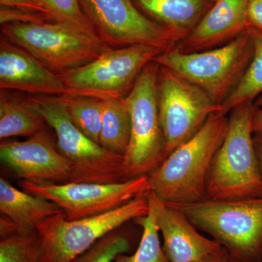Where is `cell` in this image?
<instances>
[{"label":"cell","mask_w":262,"mask_h":262,"mask_svg":"<svg viewBox=\"0 0 262 262\" xmlns=\"http://www.w3.org/2000/svg\"><path fill=\"white\" fill-rule=\"evenodd\" d=\"M166 205L182 212L198 230L210 234L222 245L229 261L261 259L262 196Z\"/></svg>","instance_id":"3"},{"label":"cell","mask_w":262,"mask_h":262,"mask_svg":"<svg viewBox=\"0 0 262 262\" xmlns=\"http://www.w3.org/2000/svg\"><path fill=\"white\" fill-rule=\"evenodd\" d=\"M0 211L20 232L37 230L38 224L63 211L56 203L19 190L3 178L0 179Z\"/></svg>","instance_id":"17"},{"label":"cell","mask_w":262,"mask_h":262,"mask_svg":"<svg viewBox=\"0 0 262 262\" xmlns=\"http://www.w3.org/2000/svg\"><path fill=\"white\" fill-rule=\"evenodd\" d=\"M26 192L56 203L69 221L81 220L113 211L151 191L148 176L126 182L99 183H35L20 181Z\"/></svg>","instance_id":"10"},{"label":"cell","mask_w":262,"mask_h":262,"mask_svg":"<svg viewBox=\"0 0 262 262\" xmlns=\"http://www.w3.org/2000/svg\"><path fill=\"white\" fill-rule=\"evenodd\" d=\"M156 212L163 251L169 262H209L227 251L215 239L199 233L182 212L163 203L157 196Z\"/></svg>","instance_id":"15"},{"label":"cell","mask_w":262,"mask_h":262,"mask_svg":"<svg viewBox=\"0 0 262 262\" xmlns=\"http://www.w3.org/2000/svg\"><path fill=\"white\" fill-rule=\"evenodd\" d=\"M253 53L252 39L247 29L221 47L192 53L172 47L154 61L201 88L221 106L244 75Z\"/></svg>","instance_id":"5"},{"label":"cell","mask_w":262,"mask_h":262,"mask_svg":"<svg viewBox=\"0 0 262 262\" xmlns=\"http://www.w3.org/2000/svg\"><path fill=\"white\" fill-rule=\"evenodd\" d=\"M228 118L212 114L190 139L148 175L150 189L163 203H190L206 199L212 161L227 132Z\"/></svg>","instance_id":"1"},{"label":"cell","mask_w":262,"mask_h":262,"mask_svg":"<svg viewBox=\"0 0 262 262\" xmlns=\"http://www.w3.org/2000/svg\"><path fill=\"white\" fill-rule=\"evenodd\" d=\"M41 253L37 230L18 231L0 238V262H39Z\"/></svg>","instance_id":"24"},{"label":"cell","mask_w":262,"mask_h":262,"mask_svg":"<svg viewBox=\"0 0 262 262\" xmlns=\"http://www.w3.org/2000/svg\"><path fill=\"white\" fill-rule=\"evenodd\" d=\"M2 32L5 39L59 75L91 63L112 48L56 21L5 24Z\"/></svg>","instance_id":"6"},{"label":"cell","mask_w":262,"mask_h":262,"mask_svg":"<svg viewBox=\"0 0 262 262\" xmlns=\"http://www.w3.org/2000/svg\"><path fill=\"white\" fill-rule=\"evenodd\" d=\"M130 138V117L123 98L102 99L99 144L124 157Z\"/></svg>","instance_id":"21"},{"label":"cell","mask_w":262,"mask_h":262,"mask_svg":"<svg viewBox=\"0 0 262 262\" xmlns=\"http://www.w3.org/2000/svg\"><path fill=\"white\" fill-rule=\"evenodd\" d=\"M0 159L22 180L35 183L70 182L72 166L47 131L23 141L2 140Z\"/></svg>","instance_id":"13"},{"label":"cell","mask_w":262,"mask_h":262,"mask_svg":"<svg viewBox=\"0 0 262 262\" xmlns=\"http://www.w3.org/2000/svg\"><path fill=\"white\" fill-rule=\"evenodd\" d=\"M159 69L155 61L146 65L123 98L130 117V142L124 155L130 179L149 175L166 158L158 110Z\"/></svg>","instance_id":"7"},{"label":"cell","mask_w":262,"mask_h":262,"mask_svg":"<svg viewBox=\"0 0 262 262\" xmlns=\"http://www.w3.org/2000/svg\"><path fill=\"white\" fill-rule=\"evenodd\" d=\"M253 141L262 175V132L253 134Z\"/></svg>","instance_id":"30"},{"label":"cell","mask_w":262,"mask_h":262,"mask_svg":"<svg viewBox=\"0 0 262 262\" xmlns=\"http://www.w3.org/2000/svg\"><path fill=\"white\" fill-rule=\"evenodd\" d=\"M158 103L166 158L190 139L208 117L221 108L201 88L160 66Z\"/></svg>","instance_id":"11"},{"label":"cell","mask_w":262,"mask_h":262,"mask_svg":"<svg viewBox=\"0 0 262 262\" xmlns=\"http://www.w3.org/2000/svg\"><path fill=\"white\" fill-rule=\"evenodd\" d=\"M253 101L232 108L227 132L212 161L206 199L234 201L262 196V175L254 141Z\"/></svg>","instance_id":"2"},{"label":"cell","mask_w":262,"mask_h":262,"mask_svg":"<svg viewBox=\"0 0 262 262\" xmlns=\"http://www.w3.org/2000/svg\"><path fill=\"white\" fill-rule=\"evenodd\" d=\"M147 194L95 216L69 221L63 211L42 221L37 226L42 248L39 262H71L108 232L145 216L149 209Z\"/></svg>","instance_id":"8"},{"label":"cell","mask_w":262,"mask_h":262,"mask_svg":"<svg viewBox=\"0 0 262 262\" xmlns=\"http://www.w3.org/2000/svg\"><path fill=\"white\" fill-rule=\"evenodd\" d=\"M168 49L146 44L111 48L91 63L61 76L70 95L123 98L144 67Z\"/></svg>","instance_id":"9"},{"label":"cell","mask_w":262,"mask_h":262,"mask_svg":"<svg viewBox=\"0 0 262 262\" xmlns=\"http://www.w3.org/2000/svg\"><path fill=\"white\" fill-rule=\"evenodd\" d=\"M149 213L136 219V225L142 227L140 243L134 254H120L113 262H169L160 242L159 229L157 225L156 195L150 191L147 194Z\"/></svg>","instance_id":"22"},{"label":"cell","mask_w":262,"mask_h":262,"mask_svg":"<svg viewBox=\"0 0 262 262\" xmlns=\"http://www.w3.org/2000/svg\"><path fill=\"white\" fill-rule=\"evenodd\" d=\"M39 2L55 21L101 40L86 18L81 8L80 0H39Z\"/></svg>","instance_id":"26"},{"label":"cell","mask_w":262,"mask_h":262,"mask_svg":"<svg viewBox=\"0 0 262 262\" xmlns=\"http://www.w3.org/2000/svg\"><path fill=\"white\" fill-rule=\"evenodd\" d=\"M248 32L252 39V59L238 84L216 113L222 116H227L232 108L245 101H253L256 108L262 110V32L251 27H248Z\"/></svg>","instance_id":"20"},{"label":"cell","mask_w":262,"mask_h":262,"mask_svg":"<svg viewBox=\"0 0 262 262\" xmlns=\"http://www.w3.org/2000/svg\"><path fill=\"white\" fill-rule=\"evenodd\" d=\"M247 15L249 27L262 32V0H248Z\"/></svg>","instance_id":"28"},{"label":"cell","mask_w":262,"mask_h":262,"mask_svg":"<svg viewBox=\"0 0 262 262\" xmlns=\"http://www.w3.org/2000/svg\"><path fill=\"white\" fill-rule=\"evenodd\" d=\"M130 237L121 228L108 232L71 262H113L117 256L130 251Z\"/></svg>","instance_id":"25"},{"label":"cell","mask_w":262,"mask_h":262,"mask_svg":"<svg viewBox=\"0 0 262 262\" xmlns=\"http://www.w3.org/2000/svg\"><path fill=\"white\" fill-rule=\"evenodd\" d=\"M141 8L159 20L180 40L201 18L208 0H137ZM196 27V26H195Z\"/></svg>","instance_id":"19"},{"label":"cell","mask_w":262,"mask_h":262,"mask_svg":"<svg viewBox=\"0 0 262 262\" xmlns=\"http://www.w3.org/2000/svg\"><path fill=\"white\" fill-rule=\"evenodd\" d=\"M0 89L40 96L70 95L61 75L5 37L0 42Z\"/></svg>","instance_id":"14"},{"label":"cell","mask_w":262,"mask_h":262,"mask_svg":"<svg viewBox=\"0 0 262 262\" xmlns=\"http://www.w3.org/2000/svg\"><path fill=\"white\" fill-rule=\"evenodd\" d=\"M80 4L98 37L108 46L146 44L170 48L178 41L166 27L141 13L130 0H80Z\"/></svg>","instance_id":"12"},{"label":"cell","mask_w":262,"mask_h":262,"mask_svg":"<svg viewBox=\"0 0 262 262\" xmlns=\"http://www.w3.org/2000/svg\"><path fill=\"white\" fill-rule=\"evenodd\" d=\"M63 96L71 120L84 135L99 144L102 99L77 95Z\"/></svg>","instance_id":"23"},{"label":"cell","mask_w":262,"mask_h":262,"mask_svg":"<svg viewBox=\"0 0 262 262\" xmlns=\"http://www.w3.org/2000/svg\"><path fill=\"white\" fill-rule=\"evenodd\" d=\"M209 262H230L229 260L228 254H227V251H225L223 254L218 256V257L214 258V259L211 260Z\"/></svg>","instance_id":"31"},{"label":"cell","mask_w":262,"mask_h":262,"mask_svg":"<svg viewBox=\"0 0 262 262\" xmlns=\"http://www.w3.org/2000/svg\"><path fill=\"white\" fill-rule=\"evenodd\" d=\"M28 98L55 131L57 147L72 166L70 182L112 184L130 180L124 157L105 149L74 124L64 96H38Z\"/></svg>","instance_id":"4"},{"label":"cell","mask_w":262,"mask_h":262,"mask_svg":"<svg viewBox=\"0 0 262 262\" xmlns=\"http://www.w3.org/2000/svg\"><path fill=\"white\" fill-rule=\"evenodd\" d=\"M253 132H262V110L261 108H255L253 117Z\"/></svg>","instance_id":"29"},{"label":"cell","mask_w":262,"mask_h":262,"mask_svg":"<svg viewBox=\"0 0 262 262\" xmlns=\"http://www.w3.org/2000/svg\"><path fill=\"white\" fill-rule=\"evenodd\" d=\"M0 4L1 7L5 8L46 15L52 18L47 10L40 4L39 0H0Z\"/></svg>","instance_id":"27"},{"label":"cell","mask_w":262,"mask_h":262,"mask_svg":"<svg viewBox=\"0 0 262 262\" xmlns=\"http://www.w3.org/2000/svg\"><path fill=\"white\" fill-rule=\"evenodd\" d=\"M248 0H215V4L178 48L184 53L225 46L246 32Z\"/></svg>","instance_id":"16"},{"label":"cell","mask_w":262,"mask_h":262,"mask_svg":"<svg viewBox=\"0 0 262 262\" xmlns=\"http://www.w3.org/2000/svg\"><path fill=\"white\" fill-rule=\"evenodd\" d=\"M46 120L29 98L21 99L5 94L0 96V139L32 137L47 131Z\"/></svg>","instance_id":"18"}]
</instances>
